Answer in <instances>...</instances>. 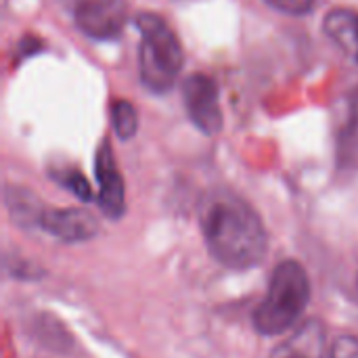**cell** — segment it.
I'll use <instances>...</instances> for the list:
<instances>
[{
    "label": "cell",
    "instance_id": "30bf717a",
    "mask_svg": "<svg viewBox=\"0 0 358 358\" xmlns=\"http://www.w3.org/2000/svg\"><path fill=\"white\" fill-rule=\"evenodd\" d=\"M6 206L13 216V220L21 227H38L40 216L44 208L38 203V199L25 191V189H8L6 191Z\"/></svg>",
    "mask_w": 358,
    "mask_h": 358
},
{
    "label": "cell",
    "instance_id": "7c38bea8",
    "mask_svg": "<svg viewBox=\"0 0 358 358\" xmlns=\"http://www.w3.org/2000/svg\"><path fill=\"white\" fill-rule=\"evenodd\" d=\"M52 178H55L63 189H67L69 193H73L78 199H82V201H90V199H92V189H90L88 180H86L78 170L67 168V170H63V172H52Z\"/></svg>",
    "mask_w": 358,
    "mask_h": 358
},
{
    "label": "cell",
    "instance_id": "8992f818",
    "mask_svg": "<svg viewBox=\"0 0 358 358\" xmlns=\"http://www.w3.org/2000/svg\"><path fill=\"white\" fill-rule=\"evenodd\" d=\"M94 172H96V182H99L96 201H99L101 212L111 220L122 218L126 210V189H124V178L111 155L109 141H103L96 151Z\"/></svg>",
    "mask_w": 358,
    "mask_h": 358
},
{
    "label": "cell",
    "instance_id": "6da1fadb",
    "mask_svg": "<svg viewBox=\"0 0 358 358\" xmlns=\"http://www.w3.org/2000/svg\"><path fill=\"white\" fill-rule=\"evenodd\" d=\"M201 231L212 256L227 268L245 271L266 256V229L260 216L237 197L212 201L201 216Z\"/></svg>",
    "mask_w": 358,
    "mask_h": 358
},
{
    "label": "cell",
    "instance_id": "7a4b0ae2",
    "mask_svg": "<svg viewBox=\"0 0 358 358\" xmlns=\"http://www.w3.org/2000/svg\"><path fill=\"white\" fill-rule=\"evenodd\" d=\"M310 300V281L306 271L294 262H281L268 283L264 300L254 310V327L262 336H281L289 331L304 315Z\"/></svg>",
    "mask_w": 358,
    "mask_h": 358
},
{
    "label": "cell",
    "instance_id": "ba28073f",
    "mask_svg": "<svg viewBox=\"0 0 358 358\" xmlns=\"http://www.w3.org/2000/svg\"><path fill=\"white\" fill-rule=\"evenodd\" d=\"M271 358H325L323 325L319 321H306L273 350Z\"/></svg>",
    "mask_w": 358,
    "mask_h": 358
},
{
    "label": "cell",
    "instance_id": "4fadbf2b",
    "mask_svg": "<svg viewBox=\"0 0 358 358\" xmlns=\"http://www.w3.org/2000/svg\"><path fill=\"white\" fill-rule=\"evenodd\" d=\"M264 2L287 15H306L315 4V0H264Z\"/></svg>",
    "mask_w": 358,
    "mask_h": 358
},
{
    "label": "cell",
    "instance_id": "5bb4252c",
    "mask_svg": "<svg viewBox=\"0 0 358 358\" xmlns=\"http://www.w3.org/2000/svg\"><path fill=\"white\" fill-rule=\"evenodd\" d=\"M331 358H358V338L342 336L331 348Z\"/></svg>",
    "mask_w": 358,
    "mask_h": 358
},
{
    "label": "cell",
    "instance_id": "9c48e42d",
    "mask_svg": "<svg viewBox=\"0 0 358 358\" xmlns=\"http://www.w3.org/2000/svg\"><path fill=\"white\" fill-rule=\"evenodd\" d=\"M325 34L358 65V13L350 8H336L325 17Z\"/></svg>",
    "mask_w": 358,
    "mask_h": 358
},
{
    "label": "cell",
    "instance_id": "277c9868",
    "mask_svg": "<svg viewBox=\"0 0 358 358\" xmlns=\"http://www.w3.org/2000/svg\"><path fill=\"white\" fill-rule=\"evenodd\" d=\"M76 25L94 40H115L128 21L126 0H78L73 8Z\"/></svg>",
    "mask_w": 358,
    "mask_h": 358
},
{
    "label": "cell",
    "instance_id": "8fae6325",
    "mask_svg": "<svg viewBox=\"0 0 358 358\" xmlns=\"http://www.w3.org/2000/svg\"><path fill=\"white\" fill-rule=\"evenodd\" d=\"M111 124L115 134L122 141H128L136 134L138 128V117H136V109L132 107V103L120 99L111 105Z\"/></svg>",
    "mask_w": 358,
    "mask_h": 358
},
{
    "label": "cell",
    "instance_id": "5b68a950",
    "mask_svg": "<svg viewBox=\"0 0 358 358\" xmlns=\"http://www.w3.org/2000/svg\"><path fill=\"white\" fill-rule=\"evenodd\" d=\"M182 99L195 128H199L208 136H214L222 130L218 88L212 78L203 73H191L182 84Z\"/></svg>",
    "mask_w": 358,
    "mask_h": 358
},
{
    "label": "cell",
    "instance_id": "3957f363",
    "mask_svg": "<svg viewBox=\"0 0 358 358\" xmlns=\"http://www.w3.org/2000/svg\"><path fill=\"white\" fill-rule=\"evenodd\" d=\"M136 27L141 31V80L147 90L164 94L174 86L182 69V46L176 34L157 15L141 13L136 17Z\"/></svg>",
    "mask_w": 358,
    "mask_h": 358
},
{
    "label": "cell",
    "instance_id": "52a82bcc",
    "mask_svg": "<svg viewBox=\"0 0 358 358\" xmlns=\"http://www.w3.org/2000/svg\"><path fill=\"white\" fill-rule=\"evenodd\" d=\"M38 229L48 233L50 237L65 241V243H80L88 241L99 233L96 218L80 208H59V210H44L38 222Z\"/></svg>",
    "mask_w": 358,
    "mask_h": 358
}]
</instances>
